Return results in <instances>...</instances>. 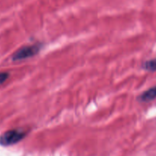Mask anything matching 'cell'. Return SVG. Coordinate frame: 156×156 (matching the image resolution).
Listing matches in <instances>:
<instances>
[{
	"instance_id": "cell-1",
	"label": "cell",
	"mask_w": 156,
	"mask_h": 156,
	"mask_svg": "<svg viewBox=\"0 0 156 156\" xmlns=\"http://www.w3.org/2000/svg\"><path fill=\"white\" fill-rule=\"evenodd\" d=\"M26 133L20 129H10L0 136V145L2 146H12L18 143L25 137Z\"/></svg>"
},
{
	"instance_id": "cell-5",
	"label": "cell",
	"mask_w": 156,
	"mask_h": 156,
	"mask_svg": "<svg viewBox=\"0 0 156 156\" xmlns=\"http://www.w3.org/2000/svg\"><path fill=\"white\" fill-rule=\"evenodd\" d=\"M9 76V74L8 73H0V85L7 80Z\"/></svg>"
},
{
	"instance_id": "cell-3",
	"label": "cell",
	"mask_w": 156,
	"mask_h": 156,
	"mask_svg": "<svg viewBox=\"0 0 156 156\" xmlns=\"http://www.w3.org/2000/svg\"><path fill=\"white\" fill-rule=\"evenodd\" d=\"M156 98V86L150 88L144 91L139 98V100L142 102H148Z\"/></svg>"
},
{
	"instance_id": "cell-2",
	"label": "cell",
	"mask_w": 156,
	"mask_h": 156,
	"mask_svg": "<svg viewBox=\"0 0 156 156\" xmlns=\"http://www.w3.org/2000/svg\"><path fill=\"white\" fill-rule=\"evenodd\" d=\"M40 50H41L40 44L24 46L14 53L13 56H12V60L19 61L32 57L33 56L36 55L40 51Z\"/></svg>"
},
{
	"instance_id": "cell-4",
	"label": "cell",
	"mask_w": 156,
	"mask_h": 156,
	"mask_svg": "<svg viewBox=\"0 0 156 156\" xmlns=\"http://www.w3.org/2000/svg\"><path fill=\"white\" fill-rule=\"evenodd\" d=\"M143 68L147 71L150 72H155L156 71V58L155 59H149L144 62Z\"/></svg>"
}]
</instances>
